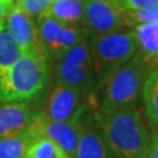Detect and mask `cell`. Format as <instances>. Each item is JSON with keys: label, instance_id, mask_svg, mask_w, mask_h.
Here are the masks:
<instances>
[{"label": "cell", "instance_id": "obj_22", "mask_svg": "<svg viewBox=\"0 0 158 158\" xmlns=\"http://www.w3.org/2000/svg\"><path fill=\"white\" fill-rule=\"evenodd\" d=\"M145 158H158V135H155L151 137L150 145L148 149V153Z\"/></svg>", "mask_w": 158, "mask_h": 158}, {"label": "cell", "instance_id": "obj_23", "mask_svg": "<svg viewBox=\"0 0 158 158\" xmlns=\"http://www.w3.org/2000/svg\"><path fill=\"white\" fill-rule=\"evenodd\" d=\"M148 63H149V66H150V68H151V70H152V72L158 70V55H156L155 57H152L151 60H149Z\"/></svg>", "mask_w": 158, "mask_h": 158}, {"label": "cell", "instance_id": "obj_16", "mask_svg": "<svg viewBox=\"0 0 158 158\" xmlns=\"http://www.w3.org/2000/svg\"><path fill=\"white\" fill-rule=\"evenodd\" d=\"M142 96L148 119L152 125L158 127V70L149 75L143 87Z\"/></svg>", "mask_w": 158, "mask_h": 158}, {"label": "cell", "instance_id": "obj_4", "mask_svg": "<svg viewBox=\"0 0 158 158\" xmlns=\"http://www.w3.org/2000/svg\"><path fill=\"white\" fill-rule=\"evenodd\" d=\"M88 46L93 56L96 89L109 74L127 63L137 53V40L134 31L90 34Z\"/></svg>", "mask_w": 158, "mask_h": 158}, {"label": "cell", "instance_id": "obj_17", "mask_svg": "<svg viewBox=\"0 0 158 158\" xmlns=\"http://www.w3.org/2000/svg\"><path fill=\"white\" fill-rule=\"evenodd\" d=\"M26 158H72L56 143L46 138L38 137L29 147Z\"/></svg>", "mask_w": 158, "mask_h": 158}, {"label": "cell", "instance_id": "obj_15", "mask_svg": "<svg viewBox=\"0 0 158 158\" xmlns=\"http://www.w3.org/2000/svg\"><path fill=\"white\" fill-rule=\"evenodd\" d=\"M23 55L19 46L15 44L6 27L0 28V79L5 75L13 63Z\"/></svg>", "mask_w": 158, "mask_h": 158}, {"label": "cell", "instance_id": "obj_20", "mask_svg": "<svg viewBox=\"0 0 158 158\" xmlns=\"http://www.w3.org/2000/svg\"><path fill=\"white\" fill-rule=\"evenodd\" d=\"M124 11H139L158 5V0H118Z\"/></svg>", "mask_w": 158, "mask_h": 158}, {"label": "cell", "instance_id": "obj_12", "mask_svg": "<svg viewBox=\"0 0 158 158\" xmlns=\"http://www.w3.org/2000/svg\"><path fill=\"white\" fill-rule=\"evenodd\" d=\"M85 5V0H54L45 15L68 26L83 27Z\"/></svg>", "mask_w": 158, "mask_h": 158}, {"label": "cell", "instance_id": "obj_5", "mask_svg": "<svg viewBox=\"0 0 158 158\" xmlns=\"http://www.w3.org/2000/svg\"><path fill=\"white\" fill-rule=\"evenodd\" d=\"M56 62V83L74 88L87 96L95 93V72L88 40L72 47Z\"/></svg>", "mask_w": 158, "mask_h": 158}, {"label": "cell", "instance_id": "obj_2", "mask_svg": "<svg viewBox=\"0 0 158 158\" xmlns=\"http://www.w3.org/2000/svg\"><path fill=\"white\" fill-rule=\"evenodd\" d=\"M152 73L149 63L136 53L129 61L109 74L94 93L97 102L95 110L113 111L137 108L143 87Z\"/></svg>", "mask_w": 158, "mask_h": 158}, {"label": "cell", "instance_id": "obj_9", "mask_svg": "<svg viewBox=\"0 0 158 158\" xmlns=\"http://www.w3.org/2000/svg\"><path fill=\"white\" fill-rule=\"evenodd\" d=\"M74 158H113L94 118L91 104L80 118V135Z\"/></svg>", "mask_w": 158, "mask_h": 158}, {"label": "cell", "instance_id": "obj_24", "mask_svg": "<svg viewBox=\"0 0 158 158\" xmlns=\"http://www.w3.org/2000/svg\"><path fill=\"white\" fill-rule=\"evenodd\" d=\"M156 134H157V135H158V131H157V132H156Z\"/></svg>", "mask_w": 158, "mask_h": 158}, {"label": "cell", "instance_id": "obj_6", "mask_svg": "<svg viewBox=\"0 0 158 158\" xmlns=\"http://www.w3.org/2000/svg\"><path fill=\"white\" fill-rule=\"evenodd\" d=\"M83 27L90 34H107L128 27L118 0H85Z\"/></svg>", "mask_w": 158, "mask_h": 158}, {"label": "cell", "instance_id": "obj_7", "mask_svg": "<svg viewBox=\"0 0 158 158\" xmlns=\"http://www.w3.org/2000/svg\"><path fill=\"white\" fill-rule=\"evenodd\" d=\"M89 96L74 88L56 83L47 100L42 115L47 119L54 122H70L80 119L88 108Z\"/></svg>", "mask_w": 158, "mask_h": 158}, {"label": "cell", "instance_id": "obj_11", "mask_svg": "<svg viewBox=\"0 0 158 158\" xmlns=\"http://www.w3.org/2000/svg\"><path fill=\"white\" fill-rule=\"evenodd\" d=\"M39 113L23 102H6L0 106V138L18 135L29 128Z\"/></svg>", "mask_w": 158, "mask_h": 158}, {"label": "cell", "instance_id": "obj_13", "mask_svg": "<svg viewBox=\"0 0 158 158\" xmlns=\"http://www.w3.org/2000/svg\"><path fill=\"white\" fill-rule=\"evenodd\" d=\"M134 32L137 40V53L147 62L158 55V23H138Z\"/></svg>", "mask_w": 158, "mask_h": 158}, {"label": "cell", "instance_id": "obj_10", "mask_svg": "<svg viewBox=\"0 0 158 158\" xmlns=\"http://www.w3.org/2000/svg\"><path fill=\"white\" fill-rule=\"evenodd\" d=\"M5 27L23 54H40L42 56L38 26L33 18L27 15L17 5L13 6L6 18Z\"/></svg>", "mask_w": 158, "mask_h": 158}, {"label": "cell", "instance_id": "obj_3", "mask_svg": "<svg viewBox=\"0 0 158 158\" xmlns=\"http://www.w3.org/2000/svg\"><path fill=\"white\" fill-rule=\"evenodd\" d=\"M48 77L47 62L40 54H23L0 79V101L31 100L44 90Z\"/></svg>", "mask_w": 158, "mask_h": 158}, {"label": "cell", "instance_id": "obj_8", "mask_svg": "<svg viewBox=\"0 0 158 158\" xmlns=\"http://www.w3.org/2000/svg\"><path fill=\"white\" fill-rule=\"evenodd\" d=\"M28 130L35 138L46 137L56 143L70 157L74 158L79 142L80 119L70 122H54L46 118L42 113H39L33 123L29 125Z\"/></svg>", "mask_w": 158, "mask_h": 158}, {"label": "cell", "instance_id": "obj_21", "mask_svg": "<svg viewBox=\"0 0 158 158\" xmlns=\"http://www.w3.org/2000/svg\"><path fill=\"white\" fill-rule=\"evenodd\" d=\"M14 6V0H0V28L5 26L6 18Z\"/></svg>", "mask_w": 158, "mask_h": 158}, {"label": "cell", "instance_id": "obj_18", "mask_svg": "<svg viewBox=\"0 0 158 158\" xmlns=\"http://www.w3.org/2000/svg\"><path fill=\"white\" fill-rule=\"evenodd\" d=\"M54 0H17L15 5L31 18L44 17Z\"/></svg>", "mask_w": 158, "mask_h": 158}, {"label": "cell", "instance_id": "obj_1", "mask_svg": "<svg viewBox=\"0 0 158 158\" xmlns=\"http://www.w3.org/2000/svg\"><path fill=\"white\" fill-rule=\"evenodd\" d=\"M91 109L113 158L147 157L151 138L138 108L113 111Z\"/></svg>", "mask_w": 158, "mask_h": 158}, {"label": "cell", "instance_id": "obj_19", "mask_svg": "<svg viewBox=\"0 0 158 158\" xmlns=\"http://www.w3.org/2000/svg\"><path fill=\"white\" fill-rule=\"evenodd\" d=\"M125 17L128 26L147 23H158V5L139 11H125Z\"/></svg>", "mask_w": 158, "mask_h": 158}, {"label": "cell", "instance_id": "obj_14", "mask_svg": "<svg viewBox=\"0 0 158 158\" xmlns=\"http://www.w3.org/2000/svg\"><path fill=\"white\" fill-rule=\"evenodd\" d=\"M35 139L28 129L18 135L0 138V158H26L29 147Z\"/></svg>", "mask_w": 158, "mask_h": 158}]
</instances>
